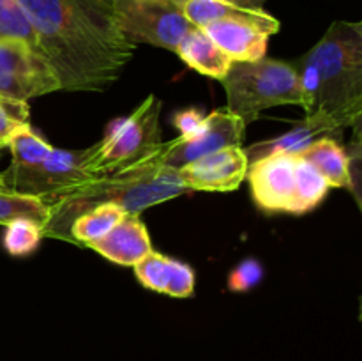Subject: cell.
Returning <instances> with one entry per match:
<instances>
[{"label":"cell","instance_id":"cell-16","mask_svg":"<svg viewBox=\"0 0 362 361\" xmlns=\"http://www.w3.org/2000/svg\"><path fill=\"white\" fill-rule=\"evenodd\" d=\"M177 55L198 73L221 81L232 66V59L212 41L200 27H191L180 39L175 50Z\"/></svg>","mask_w":362,"mask_h":361},{"label":"cell","instance_id":"cell-3","mask_svg":"<svg viewBox=\"0 0 362 361\" xmlns=\"http://www.w3.org/2000/svg\"><path fill=\"white\" fill-rule=\"evenodd\" d=\"M187 190L179 172L161 165H141L131 172L94 177L83 186L62 195L49 205V216L42 225V236L71 243L69 227L92 207L113 204L129 214L180 197Z\"/></svg>","mask_w":362,"mask_h":361},{"label":"cell","instance_id":"cell-31","mask_svg":"<svg viewBox=\"0 0 362 361\" xmlns=\"http://www.w3.org/2000/svg\"><path fill=\"white\" fill-rule=\"evenodd\" d=\"M172 2H173V4H177V6H180V7H182L184 4L187 2V0H172Z\"/></svg>","mask_w":362,"mask_h":361},{"label":"cell","instance_id":"cell-13","mask_svg":"<svg viewBox=\"0 0 362 361\" xmlns=\"http://www.w3.org/2000/svg\"><path fill=\"white\" fill-rule=\"evenodd\" d=\"M202 28L232 59V62H253L265 57L267 52L269 34L255 25L235 20H219Z\"/></svg>","mask_w":362,"mask_h":361},{"label":"cell","instance_id":"cell-2","mask_svg":"<svg viewBox=\"0 0 362 361\" xmlns=\"http://www.w3.org/2000/svg\"><path fill=\"white\" fill-rule=\"evenodd\" d=\"M296 69L308 122L339 137L362 115V23L334 21Z\"/></svg>","mask_w":362,"mask_h":361},{"label":"cell","instance_id":"cell-25","mask_svg":"<svg viewBox=\"0 0 362 361\" xmlns=\"http://www.w3.org/2000/svg\"><path fill=\"white\" fill-rule=\"evenodd\" d=\"M30 127L28 103L0 96V151L6 149L18 133Z\"/></svg>","mask_w":362,"mask_h":361},{"label":"cell","instance_id":"cell-23","mask_svg":"<svg viewBox=\"0 0 362 361\" xmlns=\"http://www.w3.org/2000/svg\"><path fill=\"white\" fill-rule=\"evenodd\" d=\"M0 39H20L39 52L34 28L18 0H0Z\"/></svg>","mask_w":362,"mask_h":361},{"label":"cell","instance_id":"cell-27","mask_svg":"<svg viewBox=\"0 0 362 361\" xmlns=\"http://www.w3.org/2000/svg\"><path fill=\"white\" fill-rule=\"evenodd\" d=\"M354 134L352 142L349 147L345 149L346 156H349V177H350V186L349 190L352 191L354 198L357 204L361 205V120L354 124Z\"/></svg>","mask_w":362,"mask_h":361},{"label":"cell","instance_id":"cell-29","mask_svg":"<svg viewBox=\"0 0 362 361\" xmlns=\"http://www.w3.org/2000/svg\"><path fill=\"white\" fill-rule=\"evenodd\" d=\"M204 119L205 115L198 112L197 108H186L180 110V112H177L175 115H173V126L179 130L180 138H187L193 133H197L198 127L204 122Z\"/></svg>","mask_w":362,"mask_h":361},{"label":"cell","instance_id":"cell-26","mask_svg":"<svg viewBox=\"0 0 362 361\" xmlns=\"http://www.w3.org/2000/svg\"><path fill=\"white\" fill-rule=\"evenodd\" d=\"M264 278V265L257 258H244L228 275V289L232 292H250Z\"/></svg>","mask_w":362,"mask_h":361},{"label":"cell","instance_id":"cell-19","mask_svg":"<svg viewBox=\"0 0 362 361\" xmlns=\"http://www.w3.org/2000/svg\"><path fill=\"white\" fill-rule=\"evenodd\" d=\"M127 212L122 207L113 204H101L92 207L90 211L83 212L78 216L69 227L71 243L73 244H85L94 243V241L103 239L108 236L126 216Z\"/></svg>","mask_w":362,"mask_h":361},{"label":"cell","instance_id":"cell-15","mask_svg":"<svg viewBox=\"0 0 362 361\" xmlns=\"http://www.w3.org/2000/svg\"><path fill=\"white\" fill-rule=\"evenodd\" d=\"M7 147H9L11 156H13V161H11L9 168L0 173V176H2L4 184L7 188L23 193L25 186L35 176V172L41 168L42 161L46 159L48 152L52 151L53 145L42 140L30 127V130L18 133L9 142Z\"/></svg>","mask_w":362,"mask_h":361},{"label":"cell","instance_id":"cell-17","mask_svg":"<svg viewBox=\"0 0 362 361\" xmlns=\"http://www.w3.org/2000/svg\"><path fill=\"white\" fill-rule=\"evenodd\" d=\"M300 158L315 166L331 188H349V156L334 137H320L311 142Z\"/></svg>","mask_w":362,"mask_h":361},{"label":"cell","instance_id":"cell-1","mask_svg":"<svg viewBox=\"0 0 362 361\" xmlns=\"http://www.w3.org/2000/svg\"><path fill=\"white\" fill-rule=\"evenodd\" d=\"M60 91L99 92L115 84L136 45L113 18L112 0H18Z\"/></svg>","mask_w":362,"mask_h":361},{"label":"cell","instance_id":"cell-5","mask_svg":"<svg viewBox=\"0 0 362 361\" xmlns=\"http://www.w3.org/2000/svg\"><path fill=\"white\" fill-rule=\"evenodd\" d=\"M226 92V110L251 124L262 112L281 105H303L299 78L290 62L262 59L233 62L221 80Z\"/></svg>","mask_w":362,"mask_h":361},{"label":"cell","instance_id":"cell-4","mask_svg":"<svg viewBox=\"0 0 362 361\" xmlns=\"http://www.w3.org/2000/svg\"><path fill=\"white\" fill-rule=\"evenodd\" d=\"M161 101L148 94L133 113L113 120L105 138L92 145L88 168L92 176H113L148 165L161 147Z\"/></svg>","mask_w":362,"mask_h":361},{"label":"cell","instance_id":"cell-10","mask_svg":"<svg viewBox=\"0 0 362 361\" xmlns=\"http://www.w3.org/2000/svg\"><path fill=\"white\" fill-rule=\"evenodd\" d=\"M297 154H271L247 165L253 200L265 212H290L296 191Z\"/></svg>","mask_w":362,"mask_h":361},{"label":"cell","instance_id":"cell-18","mask_svg":"<svg viewBox=\"0 0 362 361\" xmlns=\"http://www.w3.org/2000/svg\"><path fill=\"white\" fill-rule=\"evenodd\" d=\"M320 137H332V134L325 131L324 127L304 120L300 126L293 127L288 133L267 142H258V144L251 145L244 152L247 156V163H253L257 159H262L271 154H300L311 142H315Z\"/></svg>","mask_w":362,"mask_h":361},{"label":"cell","instance_id":"cell-7","mask_svg":"<svg viewBox=\"0 0 362 361\" xmlns=\"http://www.w3.org/2000/svg\"><path fill=\"white\" fill-rule=\"evenodd\" d=\"M244 134H246V124L240 117L226 108H216L205 115L197 133L187 138L179 137L175 140L163 142L151 165L179 170L180 166L221 149L240 147Z\"/></svg>","mask_w":362,"mask_h":361},{"label":"cell","instance_id":"cell-32","mask_svg":"<svg viewBox=\"0 0 362 361\" xmlns=\"http://www.w3.org/2000/svg\"><path fill=\"white\" fill-rule=\"evenodd\" d=\"M0 156H2V151H0Z\"/></svg>","mask_w":362,"mask_h":361},{"label":"cell","instance_id":"cell-20","mask_svg":"<svg viewBox=\"0 0 362 361\" xmlns=\"http://www.w3.org/2000/svg\"><path fill=\"white\" fill-rule=\"evenodd\" d=\"M331 186L327 180L315 170L313 165L300 158L297 154L296 165V191H293L292 214H304L308 211H313L325 197H327Z\"/></svg>","mask_w":362,"mask_h":361},{"label":"cell","instance_id":"cell-12","mask_svg":"<svg viewBox=\"0 0 362 361\" xmlns=\"http://www.w3.org/2000/svg\"><path fill=\"white\" fill-rule=\"evenodd\" d=\"M88 248L98 251L113 264L133 268L145 255L152 251V241L140 214L127 212L122 222L103 239L88 243Z\"/></svg>","mask_w":362,"mask_h":361},{"label":"cell","instance_id":"cell-14","mask_svg":"<svg viewBox=\"0 0 362 361\" xmlns=\"http://www.w3.org/2000/svg\"><path fill=\"white\" fill-rule=\"evenodd\" d=\"M182 13L193 27L200 28L219 20L244 21V23L262 28L269 35L276 34L281 28L278 18L265 13L264 9L240 7L228 0H187L182 6Z\"/></svg>","mask_w":362,"mask_h":361},{"label":"cell","instance_id":"cell-22","mask_svg":"<svg viewBox=\"0 0 362 361\" xmlns=\"http://www.w3.org/2000/svg\"><path fill=\"white\" fill-rule=\"evenodd\" d=\"M42 237V223L32 218H14L6 223L2 244L13 257H25L37 250Z\"/></svg>","mask_w":362,"mask_h":361},{"label":"cell","instance_id":"cell-21","mask_svg":"<svg viewBox=\"0 0 362 361\" xmlns=\"http://www.w3.org/2000/svg\"><path fill=\"white\" fill-rule=\"evenodd\" d=\"M49 216V205L30 195L20 193L4 184L0 176V225L14 218H32L45 225Z\"/></svg>","mask_w":362,"mask_h":361},{"label":"cell","instance_id":"cell-8","mask_svg":"<svg viewBox=\"0 0 362 361\" xmlns=\"http://www.w3.org/2000/svg\"><path fill=\"white\" fill-rule=\"evenodd\" d=\"M60 91L45 57L20 39H0V96L28 101Z\"/></svg>","mask_w":362,"mask_h":361},{"label":"cell","instance_id":"cell-6","mask_svg":"<svg viewBox=\"0 0 362 361\" xmlns=\"http://www.w3.org/2000/svg\"><path fill=\"white\" fill-rule=\"evenodd\" d=\"M115 23L133 45L159 46L175 53L193 25L172 0H112Z\"/></svg>","mask_w":362,"mask_h":361},{"label":"cell","instance_id":"cell-24","mask_svg":"<svg viewBox=\"0 0 362 361\" xmlns=\"http://www.w3.org/2000/svg\"><path fill=\"white\" fill-rule=\"evenodd\" d=\"M173 260L175 258H170L159 251L152 250L136 265H133L134 275L145 289L154 290L158 294H166L170 280H172Z\"/></svg>","mask_w":362,"mask_h":361},{"label":"cell","instance_id":"cell-28","mask_svg":"<svg viewBox=\"0 0 362 361\" xmlns=\"http://www.w3.org/2000/svg\"><path fill=\"white\" fill-rule=\"evenodd\" d=\"M194 292V271L180 260H173L172 280H170L166 296L189 297Z\"/></svg>","mask_w":362,"mask_h":361},{"label":"cell","instance_id":"cell-9","mask_svg":"<svg viewBox=\"0 0 362 361\" xmlns=\"http://www.w3.org/2000/svg\"><path fill=\"white\" fill-rule=\"evenodd\" d=\"M90 152L92 147L81 149V151L52 147L41 168L25 186L23 193L52 205L62 195L83 186L85 183L94 179L88 168Z\"/></svg>","mask_w":362,"mask_h":361},{"label":"cell","instance_id":"cell-11","mask_svg":"<svg viewBox=\"0 0 362 361\" xmlns=\"http://www.w3.org/2000/svg\"><path fill=\"white\" fill-rule=\"evenodd\" d=\"M247 165L243 147H228L187 163L177 172L189 191H233L246 179Z\"/></svg>","mask_w":362,"mask_h":361},{"label":"cell","instance_id":"cell-30","mask_svg":"<svg viewBox=\"0 0 362 361\" xmlns=\"http://www.w3.org/2000/svg\"><path fill=\"white\" fill-rule=\"evenodd\" d=\"M228 2L235 4V6H240V7H250V9H262L265 0H228Z\"/></svg>","mask_w":362,"mask_h":361}]
</instances>
